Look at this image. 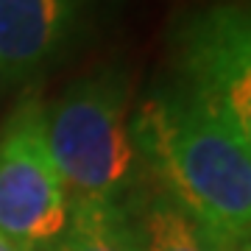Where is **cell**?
<instances>
[{"label":"cell","mask_w":251,"mask_h":251,"mask_svg":"<svg viewBox=\"0 0 251 251\" xmlns=\"http://www.w3.org/2000/svg\"><path fill=\"white\" fill-rule=\"evenodd\" d=\"M137 151L159 190L215 237L251 232V148L184 84L131 115Z\"/></svg>","instance_id":"6da1fadb"},{"label":"cell","mask_w":251,"mask_h":251,"mask_svg":"<svg viewBox=\"0 0 251 251\" xmlns=\"http://www.w3.org/2000/svg\"><path fill=\"white\" fill-rule=\"evenodd\" d=\"M45 143L70 206L137 198L143 159L131 134V87L120 67L87 73L48 103Z\"/></svg>","instance_id":"7a4b0ae2"},{"label":"cell","mask_w":251,"mask_h":251,"mask_svg":"<svg viewBox=\"0 0 251 251\" xmlns=\"http://www.w3.org/2000/svg\"><path fill=\"white\" fill-rule=\"evenodd\" d=\"M73 206L45 143V103L23 98L0 128V234L17 251H53Z\"/></svg>","instance_id":"3957f363"},{"label":"cell","mask_w":251,"mask_h":251,"mask_svg":"<svg viewBox=\"0 0 251 251\" xmlns=\"http://www.w3.org/2000/svg\"><path fill=\"white\" fill-rule=\"evenodd\" d=\"M179 84L206 100L251 148V14L215 6L179 28Z\"/></svg>","instance_id":"277c9868"},{"label":"cell","mask_w":251,"mask_h":251,"mask_svg":"<svg viewBox=\"0 0 251 251\" xmlns=\"http://www.w3.org/2000/svg\"><path fill=\"white\" fill-rule=\"evenodd\" d=\"M84 0H0V84H20L62 59Z\"/></svg>","instance_id":"5b68a950"},{"label":"cell","mask_w":251,"mask_h":251,"mask_svg":"<svg viewBox=\"0 0 251 251\" xmlns=\"http://www.w3.org/2000/svg\"><path fill=\"white\" fill-rule=\"evenodd\" d=\"M53 251H143L134 204L73 206Z\"/></svg>","instance_id":"8992f818"},{"label":"cell","mask_w":251,"mask_h":251,"mask_svg":"<svg viewBox=\"0 0 251 251\" xmlns=\"http://www.w3.org/2000/svg\"><path fill=\"white\" fill-rule=\"evenodd\" d=\"M143 251H215L212 234L159 187L134 198Z\"/></svg>","instance_id":"52a82bcc"},{"label":"cell","mask_w":251,"mask_h":251,"mask_svg":"<svg viewBox=\"0 0 251 251\" xmlns=\"http://www.w3.org/2000/svg\"><path fill=\"white\" fill-rule=\"evenodd\" d=\"M212 243H215V251H251V232L234 234V237H215L212 234Z\"/></svg>","instance_id":"ba28073f"},{"label":"cell","mask_w":251,"mask_h":251,"mask_svg":"<svg viewBox=\"0 0 251 251\" xmlns=\"http://www.w3.org/2000/svg\"><path fill=\"white\" fill-rule=\"evenodd\" d=\"M0 251H17V249H14V246H11V243L6 240L3 234H0Z\"/></svg>","instance_id":"9c48e42d"}]
</instances>
